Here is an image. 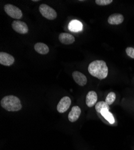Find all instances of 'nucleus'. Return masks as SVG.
Returning <instances> with one entry per match:
<instances>
[{
  "instance_id": "obj_15",
  "label": "nucleus",
  "mask_w": 134,
  "mask_h": 150,
  "mask_svg": "<svg viewBox=\"0 0 134 150\" xmlns=\"http://www.w3.org/2000/svg\"><path fill=\"white\" fill-rule=\"evenodd\" d=\"M82 23L79 22L78 21H72L69 25V29L74 32L76 31H79L82 30Z\"/></svg>"
},
{
  "instance_id": "obj_11",
  "label": "nucleus",
  "mask_w": 134,
  "mask_h": 150,
  "mask_svg": "<svg viewBox=\"0 0 134 150\" xmlns=\"http://www.w3.org/2000/svg\"><path fill=\"white\" fill-rule=\"evenodd\" d=\"M97 101V95L94 91H90L88 93L86 98V103L88 107L91 108L96 105Z\"/></svg>"
},
{
  "instance_id": "obj_6",
  "label": "nucleus",
  "mask_w": 134,
  "mask_h": 150,
  "mask_svg": "<svg viewBox=\"0 0 134 150\" xmlns=\"http://www.w3.org/2000/svg\"><path fill=\"white\" fill-rule=\"evenodd\" d=\"M70 105H71L70 98L67 96H65L61 98V100L57 105V109L59 113H61V114L65 113V112H66L69 109Z\"/></svg>"
},
{
  "instance_id": "obj_5",
  "label": "nucleus",
  "mask_w": 134,
  "mask_h": 150,
  "mask_svg": "<svg viewBox=\"0 0 134 150\" xmlns=\"http://www.w3.org/2000/svg\"><path fill=\"white\" fill-rule=\"evenodd\" d=\"M11 27L18 33L25 34L28 32V27L27 23L21 21H14L11 23Z\"/></svg>"
},
{
  "instance_id": "obj_14",
  "label": "nucleus",
  "mask_w": 134,
  "mask_h": 150,
  "mask_svg": "<svg viewBox=\"0 0 134 150\" xmlns=\"http://www.w3.org/2000/svg\"><path fill=\"white\" fill-rule=\"evenodd\" d=\"M102 117L106 120L109 123L113 124L115 122V119L114 118L113 115L109 111V109H104L101 111L100 113Z\"/></svg>"
},
{
  "instance_id": "obj_7",
  "label": "nucleus",
  "mask_w": 134,
  "mask_h": 150,
  "mask_svg": "<svg viewBox=\"0 0 134 150\" xmlns=\"http://www.w3.org/2000/svg\"><path fill=\"white\" fill-rule=\"evenodd\" d=\"M15 58L10 54L1 52H0V64L5 66H10L14 63Z\"/></svg>"
},
{
  "instance_id": "obj_12",
  "label": "nucleus",
  "mask_w": 134,
  "mask_h": 150,
  "mask_svg": "<svg viewBox=\"0 0 134 150\" xmlns=\"http://www.w3.org/2000/svg\"><path fill=\"white\" fill-rule=\"evenodd\" d=\"M124 21V16L120 13H114L109 16L108 22L111 25H119Z\"/></svg>"
},
{
  "instance_id": "obj_1",
  "label": "nucleus",
  "mask_w": 134,
  "mask_h": 150,
  "mask_svg": "<svg viewBox=\"0 0 134 150\" xmlns=\"http://www.w3.org/2000/svg\"><path fill=\"white\" fill-rule=\"evenodd\" d=\"M88 70L91 76L101 80L105 79L108 74V67L103 60H95L91 62L89 66Z\"/></svg>"
},
{
  "instance_id": "obj_4",
  "label": "nucleus",
  "mask_w": 134,
  "mask_h": 150,
  "mask_svg": "<svg viewBox=\"0 0 134 150\" xmlns=\"http://www.w3.org/2000/svg\"><path fill=\"white\" fill-rule=\"evenodd\" d=\"M4 9L7 15L12 18L20 19L22 17V12L18 7L10 4H7L4 6Z\"/></svg>"
},
{
  "instance_id": "obj_17",
  "label": "nucleus",
  "mask_w": 134,
  "mask_h": 150,
  "mask_svg": "<svg viewBox=\"0 0 134 150\" xmlns=\"http://www.w3.org/2000/svg\"><path fill=\"white\" fill-rule=\"evenodd\" d=\"M116 94L113 92H110L109 93L106 98H105V102L109 106L112 105L116 100Z\"/></svg>"
},
{
  "instance_id": "obj_8",
  "label": "nucleus",
  "mask_w": 134,
  "mask_h": 150,
  "mask_svg": "<svg viewBox=\"0 0 134 150\" xmlns=\"http://www.w3.org/2000/svg\"><path fill=\"white\" fill-rule=\"evenodd\" d=\"M72 77L75 82L81 86L86 85L87 83V79L85 75L78 71H75L72 73Z\"/></svg>"
},
{
  "instance_id": "obj_10",
  "label": "nucleus",
  "mask_w": 134,
  "mask_h": 150,
  "mask_svg": "<svg viewBox=\"0 0 134 150\" xmlns=\"http://www.w3.org/2000/svg\"><path fill=\"white\" fill-rule=\"evenodd\" d=\"M58 39L62 44L66 45L72 44L75 40L74 36L67 33H62L60 34Z\"/></svg>"
},
{
  "instance_id": "obj_3",
  "label": "nucleus",
  "mask_w": 134,
  "mask_h": 150,
  "mask_svg": "<svg viewBox=\"0 0 134 150\" xmlns=\"http://www.w3.org/2000/svg\"><path fill=\"white\" fill-rule=\"evenodd\" d=\"M39 11L44 18L49 20H54L57 16V11L45 4H42L39 6Z\"/></svg>"
},
{
  "instance_id": "obj_18",
  "label": "nucleus",
  "mask_w": 134,
  "mask_h": 150,
  "mask_svg": "<svg viewBox=\"0 0 134 150\" xmlns=\"http://www.w3.org/2000/svg\"><path fill=\"white\" fill-rule=\"evenodd\" d=\"M113 2V0H96L95 3L99 6H107Z\"/></svg>"
},
{
  "instance_id": "obj_9",
  "label": "nucleus",
  "mask_w": 134,
  "mask_h": 150,
  "mask_svg": "<svg viewBox=\"0 0 134 150\" xmlns=\"http://www.w3.org/2000/svg\"><path fill=\"white\" fill-rule=\"evenodd\" d=\"M81 114V108L78 106H75L72 108L70 112H69L68 115V119L72 122H76L79 119Z\"/></svg>"
},
{
  "instance_id": "obj_16",
  "label": "nucleus",
  "mask_w": 134,
  "mask_h": 150,
  "mask_svg": "<svg viewBox=\"0 0 134 150\" xmlns=\"http://www.w3.org/2000/svg\"><path fill=\"white\" fill-rule=\"evenodd\" d=\"M104 109H109V106L105 102L103 101H101L97 102L95 105V109L98 113H101V111Z\"/></svg>"
},
{
  "instance_id": "obj_19",
  "label": "nucleus",
  "mask_w": 134,
  "mask_h": 150,
  "mask_svg": "<svg viewBox=\"0 0 134 150\" xmlns=\"http://www.w3.org/2000/svg\"><path fill=\"white\" fill-rule=\"evenodd\" d=\"M126 54L130 58L134 59V49L132 47H128L126 49Z\"/></svg>"
},
{
  "instance_id": "obj_13",
  "label": "nucleus",
  "mask_w": 134,
  "mask_h": 150,
  "mask_svg": "<svg viewBox=\"0 0 134 150\" xmlns=\"http://www.w3.org/2000/svg\"><path fill=\"white\" fill-rule=\"evenodd\" d=\"M34 49L36 52L41 55H46L50 51L49 47L46 44L40 42L35 44Z\"/></svg>"
},
{
  "instance_id": "obj_2",
  "label": "nucleus",
  "mask_w": 134,
  "mask_h": 150,
  "mask_svg": "<svg viewBox=\"0 0 134 150\" xmlns=\"http://www.w3.org/2000/svg\"><path fill=\"white\" fill-rule=\"evenodd\" d=\"M1 106L9 112L19 111L22 107L20 99L13 95L7 96L3 97L1 100Z\"/></svg>"
},
{
  "instance_id": "obj_20",
  "label": "nucleus",
  "mask_w": 134,
  "mask_h": 150,
  "mask_svg": "<svg viewBox=\"0 0 134 150\" xmlns=\"http://www.w3.org/2000/svg\"><path fill=\"white\" fill-rule=\"evenodd\" d=\"M33 1H34V2H37V1H38V0H33Z\"/></svg>"
}]
</instances>
